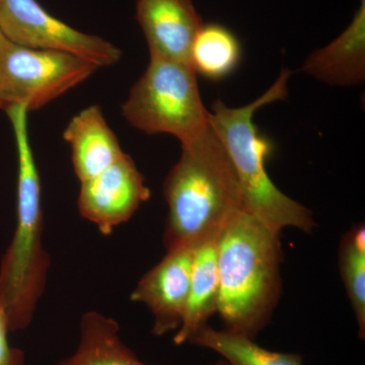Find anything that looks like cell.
Listing matches in <instances>:
<instances>
[{
    "label": "cell",
    "mask_w": 365,
    "mask_h": 365,
    "mask_svg": "<svg viewBox=\"0 0 365 365\" xmlns=\"http://www.w3.org/2000/svg\"><path fill=\"white\" fill-rule=\"evenodd\" d=\"M217 237L199 245L194 252L186 311L182 325L174 337L176 345L189 343L200 329L207 325L208 319L217 313L220 297Z\"/></svg>",
    "instance_id": "cell-13"
},
{
    "label": "cell",
    "mask_w": 365,
    "mask_h": 365,
    "mask_svg": "<svg viewBox=\"0 0 365 365\" xmlns=\"http://www.w3.org/2000/svg\"><path fill=\"white\" fill-rule=\"evenodd\" d=\"M9 118L18 153L16 225L0 264V300L6 307L11 332L32 323L44 294L51 260L43 246L41 180L29 136V110L24 105L4 109Z\"/></svg>",
    "instance_id": "cell-3"
},
{
    "label": "cell",
    "mask_w": 365,
    "mask_h": 365,
    "mask_svg": "<svg viewBox=\"0 0 365 365\" xmlns=\"http://www.w3.org/2000/svg\"><path fill=\"white\" fill-rule=\"evenodd\" d=\"M57 365H150L137 359L120 337L114 319L98 312L83 314L76 352Z\"/></svg>",
    "instance_id": "cell-14"
},
{
    "label": "cell",
    "mask_w": 365,
    "mask_h": 365,
    "mask_svg": "<svg viewBox=\"0 0 365 365\" xmlns=\"http://www.w3.org/2000/svg\"><path fill=\"white\" fill-rule=\"evenodd\" d=\"M280 235L246 210L218 235L217 313L228 332L255 339L270 322L282 287Z\"/></svg>",
    "instance_id": "cell-2"
},
{
    "label": "cell",
    "mask_w": 365,
    "mask_h": 365,
    "mask_svg": "<svg viewBox=\"0 0 365 365\" xmlns=\"http://www.w3.org/2000/svg\"><path fill=\"white\" fill-rule=\"evenodd\" d=\"M222 355L232 365H302V357L294 353L271 351L245 336L203 327L189 341Z\"/></svg>",
    "instance_id": "cell-16"
},
{
    "label": "cell",
    "mask_w": 365,
    "mask_h": 365,
    "mask_svg": "<svg viewBox=\"0 0 365 365\" xmlns=\"http://www.w3.org/2000/svg\"><path fill=\"white\" fill-rule=\"evenodd\" d=\"M181 144V157L163 182L167 251L215 239L235 213L245 210L237 173L209 121Z\"/></svg>",
    "instance_id": "cell-1"
},
{
    "label": "cell",
    "mask_w": 365,
    "mask_h": 365,
    "mask_svg": "<svg viewBox=\"0 0 365 365\" xmlns=\"http://www.w3.org/2000/svg\"><path fill=\"white\" fill-rule=\"evenodd\" d=\"M151 192L130 155H125L104 172L81 182L79 213L104 235L128 222Z\"/></svg>",
    "instance_id": "cell-8"
},
{
    "label": "cell",
    "mask_w": 365,
    "mask_h": 365,
    "mask_svg": "<svg viewBox=\"0 0 365 365\" xmlns=\"http://www.w3.org/2000/svg\"><path fill=\"white\" fill-rule=\"evenodd\" d=\"M0 33L31 49L69 53L98 67L112 66L122 52L109 41L76 30L37 0H0Z\"/></svg>",
    "instance_id": "cell-7"
},
{
    "label": "cell",
    "mask_w": 365,
    "mask_h": 365,
    "mask_svg": "<svg viewBox=\"0 0 365 365\" xmlns=\"http://www.w3.org/2000/svg\"><path fill=\"white\" fill-rule=\"evenodd\" d=\"M195 249L182 247L167 251L132 292V302L145 304L153 314V335H165L182 325Z\"/></svg>",
    "instance_id": "cell-9"
},
{
    "label": "cell",
    "mask_w": 365,
    "mask_h": 365,
    "mask_svg": "<svg viewBox=\"0 0 365 365\" xmlns=\"http://www.w3.org/2000/svg\"><path fill=\"white\" fill-rule=\"evenodd\" d=\"M292 73L283 69L264 95L244 107L230 108L222 101H215L208 119L237 173L245 210L278 234L287 227L311 232L316 227L312 211L285 195L269 176L266 163L274 144L254 123L257 110L287 98Z\"/></svg>",
    "instance_id": "cell-4"
},
{
    "label": "cell",
    "mask_w": 365,
    "mask_h": 365,
    "mask_svg": "<svg viewBox=\"0 0 365 365\" xmlns=\"http://www.w3.org/2000/svg\"><path fill=\"white\" fill-rule=\"evenodd\" d=\"M242 48L235 34L218 24L203 25L191 50V66L209 81L227 78L239 66Z\"/></svg>",
    "instance_id": "cell-15"
},
{
    "label": "cell",
    "mask_w": 365,
    "mask_h": 365,
    "mask_svg": "<svg viewBox=\"0 0 365 365\" xmlns=\"http://www.w3.org/2000/svg\"><path fill=\"white\" fill-rule=\"evenodd\" d=\"M302 71L330 86L361 85L365 79V0L337 39L307 56Z\"/></svg>",
    "instance_id": "cell-12"
},
{
    "label": "cell",
    "mask_w": 365,
    "mask_h": 365,
    "mask_svg": "<svg viewBox=\"0 0 365 365\" xmlns=\"http://www.w3.org/2000/svg\"><path fill=\"white\" fill-rule=\"evenodd\" d=\"M9 332L6 307L0 300V365H25L24 352L9 344L7 338Z\"/></svg>",
    "instance_id": "cell-18"
},
{
    "label": "cell",
    "mask_w": 365,
    "mask_h": 365,
    "mask_svg": "<svg viewBox=\"0 0 365 365\" xmlns=\"http://www.w3.org/2000/svg\"><path fill=\"white\" fill-rule=\"evenodd\" d=\"M122 115L138 130L170 134L181 143L202 130L209 118L193 67L155 56L132 86Z\"/></svg>",
    "instance_id": "cell-5"
},
{
    "label": "cell",
    "mask_w": 365,
    "mask_h": 365,
    "mask_svg": "<svg viewBox=\"0 0 365 365\" xmlns=\"http://www.w3.org/2000/svg\"><path fill=\"white\" fill-rule=\"evenodd\" d=\"M215 365H232V364H228L227 361H220V362H217V364H215Z\"/></svg>",
    "instance_id": "cell-19"
},
{
    "label": "cell",
    "mask_w": 365,
    "mask_h": 365,
    "mask_svg": "<svg viewBox=\"0 0 365 365\" xmlns=\"http://www.w3.org/2000/svg\"><path fill=\"white\" fill-rule=\"evenodd\" d=\"M63 138L71 145L72 165L81 182L98 176L125 155L98 105L72 118Z\"/></svg>",
    "instance_id": "cell-11"
},
{
    "label": "cell",
    "mask_w": 365,
    "mask_h": 365,
    "mask_svg": "<svg viewBox=\"0 0 365 365\" xmlns=\"http://www.w3.org/2000/svg\"><path fill=\"white\" fill-rule=\"evenodd\" d=\"M136 18L150 56L191 66L192 46L204 25L192 0H137Z\"/></svg>",
    "instance_id": "cell-10"
},
{
    "label": "cell",
    "mask_w": 365,
    "mask_h": 365,
    "mask_svg": "<svg viewBox=\"0 0 365 365\" xmlns=\"http://www.w3.org/2000/svg\"><path fill=\"white\" fill-rule=\"evenodd\" d=\"M97 69L76 55L31 49L0 33V107L40 109L83 83Z\"/></svg>",
    "instance_id": "cell-6"
},
{
    "label": "cell",
    "mask_w": 365,
    "mask_h": 365,
    "mask_svg": "<svg viewBox=\"0 0 365 365\" xmlns=\"http://www.w3.org/2000/svg\"><path fill=\"white\" fill-rule=\"evenodd\" d=\"M339 266L343 282L355 318L359 337L365 336V228L352 227L343 237L339 249Z\"/></svg>",
    "instance_id": "cell-17"
},
{
    "label": "cell",
    "mask_w": 365,
    "mask_h": 365,
    "mask_svg": "<svg viewBox=\"0 0 365 365\" xmlns=\"http://www.w3.org/2000/svg\"><path fill=\"white\" fill-rule=\"evenodd\" d=\"M0 109H1V107H0Z\"/></svg>",
    "instance_id": "cell-20"
}]
</instances>
